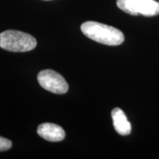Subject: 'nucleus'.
I'll list each match as a JSON object with an SVG mask.
<instances>
[{
    "mask_svg": "<svg viewBox=\"0 0 159 159\" xmlns=\"http://www.w3.org/2000/svg\"><path fill=\"white\" fill-rule=\"evenodd\" d=\"M81 31L93 41L108 46H118L125 41L122 32L111 26L89 21L82 24Z\"/></svg>",
    "mask_w": 159,
    "mask_h": 159,
    "instance_id": "obj_1",
    "label": "nucleus"
},
{
    "mask_svg": "<svg viewBox=\"0 0 159 159\" xmlns=\"http://www.w3.org/2000/svg\"><path fill=\"white\" fill-rule=\"evenodd\" d=\"M36 45L35 38L23 32L8 30L0 33V47L5 50L25 52L33 50Z\"/></svg>",
    "mask_w": 159,
    "mask_h": 159,
    "instance_id": "obj_2",
    "label": "nucleus"
},
{
    "mask_svg": "<svg viewBox=\"0 0 159 159\" xmlns=\"http://www.w3.org/2000/svg\"><path fill=\"white\" fill-rule=\"evenodd\" d=\"M38 81L42 88L55 94H65L69 89L68 83L63 76L51 69L40 71L38 75Z\"/></svg>",
    "mask_w": 159,
    "mask_h": 159,
    "instance_id": "obj_3",
    "label": "nucleus"
},
{
    "mask_svg": "<svg viewBox=\"0 0 159 159\" xmlns=\"http://www.w3.org/2000/svg\"><path fill=\"white\" fill-rule=\"evenodd\" d=\"M135 16H154L159 14V2L154 0H128Z\"/></svg>",
    "mask_w": 159,
    "mask_h": 159,
    "instance_id": "obj_4",
    "label": "nucleus"
},
{
    "mask_svg": "<svg viewBox=\"0 0 159 159\" xmlns=\"http://www.w3.org/2000/svg\"><path fill=\"white\" fill-rule=\"evenodd\" d=\"M38 134L45 140L52 142H61L65 138V131L59 125L52 123L40 125L37 130Z\"/></svg>",
    "mask_w": 159,
    "mask_h": 159,
    "instance_id": "obj_5",
    "label": "nucleus"
},
{
    "mask_svg": "<svg viewBox=\"0 0 159 159\" xmlns=\"http://www.w3.org/2000/svg\"><path fill=\"white\" fill-rule=\"evenodd\" d=\"M115 130L122 136H128L131 132V125L122 109L115 108L111 111Z\"/></svg>",
    "mask_w": 159,
    "mask_h": 159,
    "instance_id": "obj_6",
    "label": "nucleus"
},
{
    "mask_svg": "<svg viewBox=\"0 0 159 159\" xmlns=\"http://www.w3.org/2000/svg\"><path fill=\"white\" fill-rule=\"evenodd\" d=\"M116 5L119 9H121L122 11L125 12V13H128L130 15L135 16L134 12L131 9L128 0H117Z\"/></svg>",
    "mask_w": 159,
    "mask_h": 159,
    "instance_id": "obj_7",
    "label": "nucleus"
},
{
    "mask_svg": "<svg viewBox=\"0 0 159 159\" xmlns=\"http://www.w3.org/2000/svg\"><path fill=\"white\" fill-rule=\"evenodd\" d=\"M12 147V142L9 139L0 136V152L8 150Z\"/></svg>",
    "mask_w": 159,
    "mask_h": 159,
    "instance_id": "obj_8",
    "label": "nucleus"
},
{
    "mask_svg": "<svg viewBox=\"0 0 159 159\" xmlns=\"http://www.w3.org/2000/svg\"><path fill=\"white\" fill-rule=\"evenodd\" d=\"M45 1H50V0H45Z\"/></svg>",
    "mask_w": 159,
    "mask_h": 159,
    "instance_id": "obj_9",
    "label": "nucleus"
}]
</instances>
